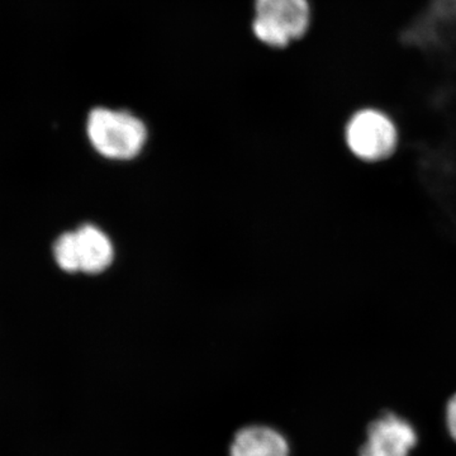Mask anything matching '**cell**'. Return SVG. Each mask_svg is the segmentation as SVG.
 <instances>
[{"label":"cell","instance_id":"cell-1","mask_svg":"<svg viewBox=\"0 0 456 456\" xmlns=\"http://www.w3.org/2000/svg\"><path fill=\"white\" fill-rule=\"evenodd\" d=\"M86 134L104 158L130 160L140 154L147 140L145 123L126 110L99 107L89 113Z\"/></svg>","mask_w":456,"mask_h":456},{"label":"cell","instance_id":"cell-2","mask_svg":"<svg viewBox=\"0 0 456 456\" xmlns=\"http://www.w3.org/2000/svg\"><path fill=\"white\" fill-rule=\"evenodd\" d=\"M254 8V36L272 49H285L310 32V0H255Z\"/></svg>","mask_w":456,"mask_h":456},{"label":"cell","instance_id":"cell-3","mask_svg":"<svg viewBox=\"0 0 456 456\" xmlns=\"http://www.w3.org/2000/svg\"><path fill=\"white\" fill-rule=\"evenodd\" d=\"M345 141L356 158L382 161L393 155L399 142L397 122L380 106H362L354 110L345 126Z\"/></svg>","mask_w":456,"mask_h":456},{"label":"cell","instance_id":"cell-4","mask_svg":"<svg viewBox=\"0 0 456 456\" xmlns=\"http://www.w3.org/2000/svg\"><path fill=\"white\" fill-rule=\"evenodd\" d=\"M367 437L359 456H408L419 441L415 428L388 411L369 424Z\"/></svg>","mask_w":456,"mask_h":456},{"label":"cell","instance_id":"cell-5","mask_svg":"<svg viewBox=\"0 0 456 456\" xmlns=\"http://www.w3.org/2000/svg\"><path fill=\"white\" fill-rule=\"evenodd\" d=\"M79 272L99 274L113 261V246L106 233L93 224L74 231Z\"/></svg>","mask_w":456,"mask_h":456},{"label":"cell","instance_id":"cell-6","mask_svg":"<svg viewBox=\"0 0 456 456\" xmlns=\"http://www.w3.org/2000/svg\"><path fill=\"white\" fill-rule=\"evenodd\" d=\"M231 456H289V445L278 431L251 426L237 432Z\"/></svg>","mask_w":456,"mask_h":456},{"label":"cell","instance_id":"cell-7","mask_svg":"<svg viewBox=\"0 0 456 456\" xmlns=\"http://www.w3.org/2000/svg\"><path fill=\"white\" fill-rule=\"evenodd\" d=\"M53 256H55L57 265L65 272H79L74 232H66L56 240L55 245H53Z\"/></svg>","mask_w":456,"mask_h":456},{"label":"cell","instance_id":"cell-8","mask_svg":"<svg viewBox=\"0 0 456 456\" xmlns=\"http://www.w3.org/2000/svg\"><path fill=\"white\" fill-rule=\"evenodd\" d=\"M446 426L452 440L456 441V395H452L446 406Z\"/></svg>","mask_w":456,"mask_h":456}]
</instances>
